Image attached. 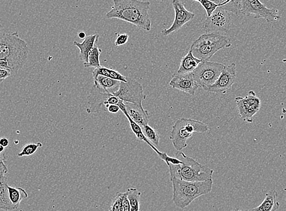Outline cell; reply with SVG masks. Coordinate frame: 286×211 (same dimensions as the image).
I'll list each match as a JSON object with an SVG mask.
<instances>
[{"label": "cell", "instance_id": "1", "mask_svg": "<svg viewBox=\"0 0 286 211\" xmlns=\"http://www.w3.org/2000/svg\"><path fill=\"white\" fill-rule=\"evenodd\" d=\"M29 48L17 32L0 29V68L17 74L28 61Z\"/></svg>", "mask_w": 286, "mask_h": 211}, {"label": "cell", "instance_id": "2", "mask_svg": "<svg viewBox=\"0 0 286 211\" xmlns=\"http://www.w3.org/2000/svg\"><path fill=\"white\" fill-rule=\"evenodd\" d=\"M113 6L106 14L107 19H117L149 32L152 22L149 11L150 2L140 0H113Z\"/></svg>", "mask_w": 286, "mask_h": 211}, {"label": "cell", "instance_id": "3", "mask_svg": "<svg viewBox=\"0 0 286 211\" xmlns=\"http://www.w3.org/2000/svg\"><path fill=\"white\" fill-rule=\"evenodd\" d=\"M175 156L182 162L178 164H167L170 180L176 178L188 182H204L213 179V170L212 168L200 164L181 151L177 152Z\"/></svg>", "mask_w": 286, "mask_h": 211}, {"label": "cell", "instance_id": "4", "mask_svg": "<svg viewBox=\"0 0 286 211\" xmlns=\"http://www.w3.org/2000/svg\"><path fill=\"white\" fill-rule=\"evenodd\" d=\"M173 201L177 207L185 208L195 199L207 195L213 189V179L204 182H188L178 179H172Z\"/></svg>", "mask_w": 286, "mask_h": 211}, {"label": "cell", "instance_id": "5", "mask_svg": "<svg viewBox=\"0 0 286 211\" xmlns=\"http://www.w3.org/2000/svg\"><path fill=\"white\" fill-rule=\"evenodd\" d=\"M231 39L219 33H206L192 44L190 50L201 61L209 60L219 51L230 47Z\"/></svg>", "mask_w": 286, "mask_h": 211}, {"label": "cell", "instance_id": "6", "mask_svg": "<svg viewBox=\"0 0 286 211\" xmlns=\"http://www.w3.org/2000/svg\"><path fill=\"white\" fill-rule=\"evenodd\" d=\"M209 128L206 123L192 119L180 118L173 126L170 139L177 151H181L188 146L187 141L193 133H206Z\"/></svg>", "mask_w": 286, "mask_h": 211}, {"label": "cell", "instance_id": "7", "mask_svg": "<svg viewBox=\"0 0 286 211\" xmlns=\"http://www.w3.org/2000/svg\"><path fill=\"white\" fill-rule=\"evenodd\" d=\"M225 66L222 63L206 60L201 61L192 73L198 85L204 88L216 82Z\"/></svg>", "mask_w": 286, "mask_h": 211}, {"label": "cell", "instance_id": "8", "mask_svg": "<svg viewBox=\"0 0 286 211\" xmlns=\"http://www.w3.org/2000/svg\"><path fill=\"white\" fill-rule=\"evenodd\" d=\"M125 102L142 105L146 99L143 87L136 80L127 77V82H121L118 90L111 93Z\"/></svg>", "mask_w": 286, "mask_h": 211}, {"label": "cell", "instance_id": "9", "mask_svg": "<svg viewBox=\"0 0 286 211\" xmlns=\"http://www.w3.org/2000/svg\"><path fill=\"white\" fill-rule=\"evenodd\" d=\"M124 101L121 100L111 93L104 90L99 89L93 85L91 92L88 96L89 107L87 112L89 113H98L102 110V107H108L110 104L119 105Z\"/></svg>", "mask_w": 286, "mask_h": 211}, {"label": "cell", "instance_id": "10", "mask_svg": "<svg viewBox=\"0 0 286 211\" xmlns=\"http://www.w3.org/2000/svg\"><path fill=\"white\" fill-rule=\"evenodd\" d=\"M277 13L278 10L275 8H267L260 0L240 4V15L246 16H254L255 19H264L267 22H276L281 19V17L278 16Z\"/></svg>", "mask_w": 286, "mask_h": 211}, {"label": "cell", "instance_id": "11", "mask_svg": "<svg viewBox=\"0 0 286 211\" xmlns=\"http://www.w3.org/2000/svg\"><path fill=\"white\" fill-rule=\"evenodd\" d=\"M231 25V19L229 12L218 7L204 23L203 30L206 33L227 32Z\"/></svg>", "mask_w": 286, "mask_h": 211}, {"label": "cell", "instance_id": "12", "mask_svg": "<svg viewBox=\"0 0 286 211\" xmlns=\"http://www.w3.org/2000/svg\"><path fill=\"white\" fill-rule=\"evenodd\" d=\"M235 102L240 119L243 121L252 123L253 117L260 110V99L254 91H251L244 98H236Z\"/></svg>", "mask_w": 286, "mask_h": 211}, {"label": "cell", "instance_id": "13", "mask_svg": "<svg viewBox=\"0 0 286 211\" xmlns=\"http://www.w3.org/2000/svg\"><path fill=\"white\" fill-rule=\"evenodd\" d=\"M236 77V67L235 63L225 66L218 80L213 85L204 87L206 91L216 94L225 95L231 90Z\"/></svg>", "mask_w": 286, "mask_h": 211}, {"label": "cell", "instance_id": "14", "mask_svg": "<svg viewBox=\"0 0 286 211\" xmlns=\"http://www.w3.org/2000/svg\"><path fill=\"white\" fill-rule=\"evenodd\" d=\"M175 13L174 20L170 28L162 30V34L168 36L174 32L179 31L185 24L194 19L195 14L188 11L183 3L180 0H173L172 2Z\"/></svg>", "mask_w": 286, "mask_h": 211}, {"label": "cell", "instance_id": "15", "mask_svg": "<svg viewBox=\"0 0 286 211\" xmlns=\"http://www.w3.org/2000/svg\"><path fill=\"white\" fill-rule=\"evenodd\" d=\"M170 86L174 89H177L194 96L199 88L195 81L193 73H176L173 75L170 82Z\"/></svg>", "mask_w": 286, "mask_h": 211}, {"label": "cell", "instance_id": "16", "mask_svg": "<svg viewBox=\"0 0 286 211\" xmlns=\"http://www.w3.org/2000/svg\"><path fill=\"white\" fill-rule=\"evenodd\" d=\"M126 111L131 118L139 125L141 128L148 124L149 114L148 111L144 110L142 105L125 102Z\"/></svg>", "mask_w": 286, "mask_h": 211}, {"label": "cell", "instance_id": "17", "mask_svg": "<svg viewBox=\"0 0 286 211\" xmlns=\"http://www.w3.org/2000/svg\"><path fill=\"white\" fill-rule=\"evenodd\" d=\"M119 107L120 110H121L123 114H125V116L127 117L132 131L134 133L135 137H137V140L140 141H143V142L146 143L156 154L158 156L160 155L162 152L159 151V150L156 148V147L153 145L148 139L146 137V136L143 134L142 128H141L139 125L137 124L136 122H135L134 120L131 118V117L129 116L127 111H126L125 102H122V104L119 105Z\"/></svg>", "mask_w": 286, "mask_h": 211}, {"label": "cell", "instance_id": "18", "mask_svg": "<svg viewBox=\"0 0 286 211\" xmlns=\"http://www.w3.org/2000/svg\"><path fill=\"white\" fill-rule=\"evenodd\" d=\"M99 37L98 35L94 34L87 36L82 43H78L76 41H74V46L78 48L80 51L79 58L84 63L88 61L89 54L97 43Z\"/></svg>", "mask_w": 286, "mask_h": 211}, {"label": "cell", "instance_id": "19", "mask_svg": "<svg viewBox=\"0 0 286 211\" xmlns=\"http://www.w3.org/2000/svg\"><path fill=\"white\" fill-rule=\"evenodd\" d=\"M7 181L5 176H0V210H16L9 197Z\"/></svg>", "mask_w": 286, "mask_h": 211}, {"label": "cell", "instance_id": "20", "mask_svg": "<svg viewBox=\"0 0 286 211\" xmlns=\"http://www.w3.org/2000/svg\"><path fill=\"white\" fill-rule=\"evenodd\" d=\"M201 60L195 57L191 50L183 57L177 73H188L193 72Z\"/></svg>", "mask_w": 286, "mask_h": 211}, {"label": "cell", "instance_id": "21", "mask_svg": "<svg viewBox=\"0 0 286 211\" xmlns=\"http://www.w3.org/2000/svg\"><path fill=\"white\" fill-rule=\"evenodd\" d=\"M278 193L275 190L267 192L264 200L260 206L254 208L252 210L256 211H275L279 209V203L276 200Z\"/></svg>", "mask_w": 286, "mask_h": 211}, {"label": "cell", "instance_id": "22", "mask_svg": "<svg viewBox=\"0 0 286 211\" xmlns=\"http://www.w3.org/2000/svg\"><path fill=\"white\" fill-rule=\"evenodd\" d=\"M94 86L99 89L105 90L110 93L116 91L118 89L120 81L111 79V78L99 75L93 78Z\"/></svg>", "mask_w": 286, "mask_h": 211}, {"label": "cell", "instance_id": "23", "mask_svg": "<svg viewBox=\"0 0 286 211\" xmlns=\"http://www.w3.org/2000/svg\"><path fill=\"white\" fill-rule=\"evenodd\" d=\"M102 75L105 77L111 78V79L120 81V82H127V77L123 76L122 74L119 73L118 71L114 70L111 68L104 67V66H99L96 68L92 71V76L93 78Z\"/></svg>", "mask_w": 286, "mask_h": 211}, {"label": "cell", "instance_id": "24", "mask_svg": "<svg viewBox=\"0 0 286 211\" xmlns=\"http://www.w3.org/2000/svg\"><path fill=\"white\" fill-rule=\"evenodd\" d=\"M8 189L10 201L17 209L20 206L21 201L23 199L28 198V193L22 188H14V187L8 186Z\"/></svg>", "mask_w": 286, "mask_h": 211}, {"label": "cell", "instance_id": "25", "mask_svg": "<svg viewBox=\"0 0 286 211\" xmlns=\"http://www.w3.org/2000/svg\"><path fill=\"white\" fill-rule=\"evenodd\" d=\"M126 192L127 194L129 203H130L131 211L140 210V203L141 192L135 188H128L126 190Z\"/></svg>", "mask_w": 286, "mask_h": 211}, {"label": "cell", "instance_id": "26", "mask_svg": "<svg viewBox=\"0 0 286 211\" xmlns=\"http://www.w3.org/2000/svg\"><path fill=\"white\" fill-rule=\"evenodd\" d=\"M101 53V49L95 45L89 54L88 61L84 63V67L96 68L101 66L100 56Z\"/></svg>", "mask_w": 286, "mask_h": 211}, {"label": "cell", "instance_id": "27", "mask_svg": "<svg viewBox=\"0 0 286 211\" xmlns=\"http://www.w3.org/2000/svg\"><path fill=\"white\" fill-rule=\"evenodd\" d=\"M142 131L144 135L151 142L153 145L158 147L160 137L158 132L148 124L142 126Z\"/></svg>", "mask_w": 286, "mask_h": 211}, {"label": "cell", "instance_id": "28", "mask_svg": "<svg viewBox=\"0 0 286 211\" xmlns=\"http://www.w3.org/2000/svg\"><path fill=\"white\" fill-rule=\"evenodd\" d=\"M42 146H43V144L41 143H32L26 144L23 147L22 151L18 153V156L22 157V156H31L34 154L37 150Z\"/></svg>", "mask_w": 286, "mask_h": 211}, {"label": "cell", "instance_id": "29", "mask_svg": "<svg viewBox=\"0 0 286 211\" xmlns=\"http://www.w3.org/2000/svg\"><path fill=\"white\" fill-rule=\"evenodd\" d=\"M199 4L205 9V10L206 11L207 17H210L217 8L227 5L228 2H226L222 3L221 4H217L215 3L210 1V0H201Z\"/></svg>", "mask_w": 286, "mask_h": 211}, {"label": "cell", "instance_id": "30", "mask_svg": "<svg viewBox=\"0 0 286 211\" xmlns=\"http://www.w3.org/2000/svg\"><path fill=\"white\" fill-rule=\"evenodd\" d=\"M228 2L227 5L221 7L229 13H232L236 16H240V0H224V2Z\"/></svg>", "mask_w": 286, "mask_h": 211}, {"label": "cell", "instance_id": "31", "mask_svg": "<svg viewBox=\"0 0 286 211\" xmlns=\"http://www.w3.org/2000/svg\"><path fill=\"white\" fill-rule=\"evenodd\" d=\"M124 192H118L113 196L109 210L111 211H123L122 197Z\"/></svg>", "mask_w": 286, "mask_h": 211}, {"label": "cell", "instance_id": "32", "mask_svg": "<svg viewBox=\"0 0 286 211\" xmlns=\"http://www.w3.org/2000/svg\"><path fill=\"white\" fill-rule=\"evenodd\" d=\"M5 153L4 152L0 153V176H5L8 173V168L5 163Z\"/></svg>", "mask_w": 286, "mask_h": 211}, {"label": "cell", "instance_id": "33", "mask_svg": "<svg viewBox=\"0 0 286 211\" xmlns=\"http://www.w3.org/2000/svg\"><path fill=\"white\" fill-rule=\"evenodd\" d=\"M129 38V36L127 34H119L117 36L115 41H114V45L116 47L122 46V45L128 43Z\"/></svg>", "mask_w": 286, "mask_h": 211}, {"label": "cell", "instance_id": "34", "mask_svg": "<svg viewBox=\"0 0 286 211\" xmlns=\"http://www.w3.org/2000/svg\"><path fill=\"white\" fill-rule=\"evenodd\" d=\"M122 204L123 211H131L130 203H129L127 194H126V192L123 194Z\"/></svg>", "mask_w": 286, "mask_h": 211}, {"label": "cell", "instance_id": "35", "mask_svg": "<svg viewBox=\"0 0 286 211\" xmlns=\"http://www.w3.org/2000/svg\"><path fill=\"white\" fill-rule=\"evenodd\" d=\"M11 71L9 69L0 68V79L5 80L11 76Z\"/></svg>", "mask_w": 286, "mask_h": 211}, {"label": "cell", "instance_id": "36", "mask_svg": "<svg viewBox=\"0 0 286 211\" xmlns=\"http://www.w3.org/2000/svg\"><path fill=\"white\" fill-rule=\"evenodd\" d=\"M119 110V105L116 104H110L107 108V111L111 113H117Z\"/></svg>", "mask_w": 286, "mask_h": 211}, {"label": "cell", "instance_id": "37", "mask_svg": "<svg viewBox=\"0 0 286 211\" xmlns=\"http://www.w3.org/2000/svg\"><path fill=\"white\" fill-rule=\"evenodd\" d=\"M0 144L6 148V147H7L9 144H10V141H9L7 138L2 137L0 138Z\"/></svg>", "mask_w": 286, "mask_h": 211}, {"label": "cell", "instance_id": "38", "mask_svg": "<svg viewBox=\"0 0 286 211\" xmlns=\"http://www.w3.org/2000/svg\"><path fill=\"white\" fill-rule=\"evenodd\" d=\"M77 36L78 37H79L80 39H84L87 37L86 33L84 31H80L79 33H78Z\"/></svg>", "mask_w": 286, "mask_h": 211}, {"label": "cell", "instance_id": "39", "mask_svg": "<svg viewBox=\"0 0 286 211\" xmlns=\"http://www.w3.org/2000/svg\"><path fill=\"white\" fill-rule=\"evenodd\" d=\"M215 3L217 4H221L224 3V0H215Z\"/></svg>", "mask_w": 286, "mask_h": 211}, {"label": "cell", "instance_id": "40", "mask_svg": "<svg viewBox=\"0 0 286 211\" xmlns=\"http://www.w3.org/2000/svg\"><path fill=\"white\" fill-rule=\"evenodd\" d=\"M5 147L0 144V153L4 152Z\"/></svg>", "mask_w": 286, "mask_h": 211}, {"label": "cell", "instance_id": "41", "mask_svg": "<svg viewBox=\"0 0 286 211\" xmlns=\"http://www.w3.org/2000/svg\"><path fill=\"white\" fill-rule=\"evenodd\" d=\"M253 1H254V0H240V3L251 2Z\"/></svg>", "mask_w": 286, "mask_h": 211}, {"label": "cell", "instance_id": "42", "mask_svg": "<svg viewBox=\"0 0 286 211\" xmlns=\"http://www.w3.org/2000/svg\"><path fill=\"white\" fill-rule=\"evenodd\" d=\"M192 1L200 3L201 0H192Z\"/></svg>", "mask_w": 286, "mask_h": 211}, {"label": "cell", "instance_id": "43", "mask_svg": "<svg viewBox=\"0 0 286 211\" xmlns=\"http://www.w3.org/2000/svg\"><path fill=\"white\" fill-rule=\"evenodd\" d=\"M3 81H4V80L0 79V83H1L3 82Z\"/></svg>", "mask_w": 286, "mask_h": 211}, {"label": "cell", "instance_id": "44", "mask_svg": "<svg viewBox=\"0 0 286 211\" xmlns=\"http://www.w3.org/2000/svg\"><path fill=\"white\" fill-rule=\"evenodd\" d=\"M210 1L215 3V0H210Z\"/></svg>", "mask_w": 286, "mask_h": 211}, {"label": "cell", "instance_id": "45", "mask_svg": "<svg viewBox=\"0 0 286 211\" xmlns=\"http://www.w3.org/2000/svg\"><path fill=\"white\" fill-rule=\"evenodd\" d=\"M285 98H286V97H285Z\"/></svg>", "mask_w": 286, "mask_h": 211}]
</instances>
